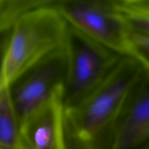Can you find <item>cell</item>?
Returning a JSON list of instances; mask_svg holds the SVG:
<instances>
[{
    "mask_svg": "<svg viewBox=\"0 0 149 149\" xmlns=\"http://www.w3.org/2000/svg\"><path fill=\"white\" fill-rule=\"evenodd\" d=\"M132 31L149 36V0H113Z\"/></svg>",
    "mask_w": 149,
    "mask_h": 149,
    "instance_id": "cell-9",
    "label": "cell"
},
{
    "mask_svg": "<svg viewBox=\"0 0 149 149\" xmlns=\"http://www.w3.org/2000/svg\"><path fill=\"white\" fill-rule=\"evenodd\" d=\"M66 51L68 75L65 87V107L74 106L87 97L124 58L71 26Z\"/></svg>",
    "mask_w": 149,
    "mask_h": 149,
    "instance_id": "cell-4",
    "label": "cell"
},
{
    "mask_svg": "<svg viewBox=\"0 0 149 149\" xmlns=\"http://www.w3.org/2000/svg\"><path fill=\"white\" fill-rule=\"evenodd\" d=\"M55 6L70 26L120 56L140 61L149 71L148 61L132 40V29L113 0H59Z\"/></svg>",
    "mask_w": 149,
    "mask_h": 149,
    "instance_id": "cell-3",
    "label": "cell"
},
{
    "mask_svg": "<svg viewBox=\"0 0 149 149\" xmlns=\"http://www.w3.org/2000/svg\"><path fill=\"white\" fill-rule=\"evenodd\" d=\"M48 0H1L0 29L1 33H8L15 22L24 13L46 4Z\"/></svg>",
    "mask_w": 149,
    "mask_h": 149,
    "instance_id": "cell-10",
    "label": "cell"
},
{
    "mask_svg": "<svg viewBox=\"0 0 149 149\" xmlns=\"http://www.w3.org/2000/svg\"><path fill=\"white\" fill-rule=\"evenodd\" d=\"M140 149H149V141Z\"/></svg>",
    "mask_w": 149,
    "mask_h": 149,
    "instance_id": "cell-12",
    "label": "cell"
},
{
    "mask_svg": "<svg viewBox=\"0 0 149 149\" xmlns=\"http://www.w3.org/2000/svg\"><path fill=\"white\" fill-rule=\"evenodd\" d=\"M148 75L140 61L124 57L87 97L65 107L69 149H109L130 103Z\"/></svg>",
    "mask_w": 149,
    "mask_h": 149,
    "instance_id": "cell-1",
    "label": "cell"
},
{
    "mask_svg": "<svg viewBox=\"0 0 149 149\" xmlns=\"http://www.w3.org/2000/svg\"><path fill=\"white\" fill-rule=\"evenodd\" d=\"M132 40L138 49L146 57L149 63V36L133 32Z\"/></svg>",
    "mask_w": 149,
    "mask_h": 149,
    "instance_id": "cell-11",
    "label": "cell"
},
{
    "mask_svg": "<svg viewBox=\"0 0 149 149\" xmlns=\"http://www.w3.org/2000/svg\"><path fill=\"white\" fill-rule=\"evenodd\" d=\"M65 84L19 122L16 149H69L65 122Z\"/></svg>",
    "mask_w": 149,
    "mask_h": 149,
    "instance_id": "cell-6",
    "label": "cell"
},
{
    "mask_svg": "<svg viewBox=\"0 0 149 149\" xmlns=\"http://www.w3.org/2000/svg\"><path fill=\"white\" fill-rule=\"evenodd\" d=\"M55 3L48 0L13 25L3 50L0 85L11 87L30 70L66 47L70 26Z\"/></svg>",
    "mask_w": 149,
    "mask_h": 149,
    "instance_id": "cell-2",
    "label": "cell"
},
{
    "mask_svg": "<svg viewBox=\"0 0 149 149\" xmlns=\"http://www.w3.org/2000/svg\"><path fill=\"white\" fill-rule=\"evenodd\" d=\"M18 127L11 87L0 85V149H16Z\"/></svg>",
    "mask_w": 149,
    "mask_h": 149,
    "instance_id": "cell-8",
    "label": "cell"
},
{
    "mask_svg": "<svg viewBox=\"0 0 149 149\" xmlns=\"http://www.w3.org/2000/svg\"><path fill=\"white\" fill-rule=\"evenodd\" d=\"M149 141V75L125 111L109 149H140Z\"/></svg>",
    "mask_w": 149,
    "mask_h": 149,
    "instance_id": "cell-7",
    "label": "cell"
},
{
    "mask_svg": "<svg viewBox=\"0 0 149 149\" xmlns=\"http://www.w3.org/2000/svg\"><path fill=\"white\" fill-rule=\"evenodd\" d=\"M66 47L49 56L23 75L11 87L12 100L18 123L49 100L59 86L66 83Z\"/></svg>",
    "mask_w": 149,
    "mask_h": 149,
    "instance_id": "cell-5",
    "label": "cell"
}]
</instances>
